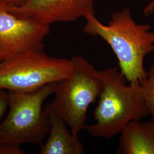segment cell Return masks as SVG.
I'll return each instance as SVG.
<instances>
[{"label":"cell","instance_id":"obj_3","mask_svg":"<svg viewBox=\"0 0 154 154\" xmlns=\"http://www.w3.org/2000/svg\"><path fill=\"white\" fill-rule=\"evenodd\" d=\"M71 61L72 72L56 83L54 98L49 105L72 132L78 135L85 130L88 107L99 98L103 85L98 70L85 58L76 55Z\"/></svg>","mask_w":154,"mask_h":154},{"label":"cell","instance_id":"obj_6","mask_svg":"<svg viewBox=\"0 0 154 154\" xmlns=\"http://www.w3.org/2000/svg\"><path fill=\"white\" fill-rule=\"evenodd\" d=\"M49 32V25L18 16L0 4V63L29 51H42Z\"/></svg>","mask_w":154,"mask_h":154},{"label":"cell","instance_id":"obj_12","mask_svg":"<svg viewBox=\"0 0 154 154\" xmlns=\"http://www.w3.org/2000/svg\"><path fill=\"white\" fill-rule=\"evenodd\" d=\"M8 108V93L0 88V120L3 118Z\"/></svg>","mask_w":154,"mask_h":154},{"label":"cell","instance_id":"obj_8","mask_svg":"<svg viewBox=\"0 0 154 154\" xmlns=\"http://www.w3.org/2000/svg\"><path fill=\"white\" fill-rule=\"evenodd\" d=\"M49 118V137L40 146V154H83L85 148L78 135L73 134L66 122L52 110L45 107Z\"/></svg>","mask_w":154,"mask_h":154},{"label":"cell","instance_id":"obj_11","mask_svg":"<svg viewBox=\"0 0 154 154\" xmlns=\"http://www.w3.org/2000/svg\"><path fill=\"white\" fill-rule=\"evenodd\" d=\"M26 152L21 149V146L4 143L0 144V154H25Z\"/></svg>","mask_w":154,"mask_h":154},{"label":"cell","instance_id":"obj_7","mask_svg":"<svg viewBox=\"0 0 154 154\" xmlns=\"http://www.w3.org/2000/svg\"><path fill=\"white\" fill-rule=\"evenodd\" d=\"M94 0H26L19 5L6 6L18 16L50 26L72 22L94 13Z\"/></svg>","mask_w":154,"mask_h":154},{"label":"cell","instance_id":"obj_14","mask_svg":"<svg viewBox=\"0 0 154 154\" xmlns=\"http://www.w3.org/2000/svg\"><path fill=\"white\" fill-rule=\"evenodd\" d=\"M154 11V0H152L144 11V13L146 16L150 15Z\"/></svg>","mask_w":154,"mask_h":154},{"label":"cell","instance_id":"obj_9","mask_svg":"<svg viewBox=\"0 0 154 154\" xmlns=\"http://www.w3.org/2000/svg\"><path fill=\"white\" fill-rule=\"evenodd\" d=\"M139 121L130 122L122 130L117 154H154V123Z\"/></svg>","mask_w":154,"mask_h":154},{"label":"cell","instance_id":"obj_4","mask_svg":"<svg viewBox=\"0 0 154 154\" xmlns=\"http://www.w3.org/2000/svg\"><path fill=\"white\" fill-rule=\"evenodd\" d=\"M55 86L56 83H51L32 91H8L9 111L0 123V144L43 143L50 125L43 104L54 93Z\"/></svg>","mask_w":154,"mask_h":154},{"label":"cell","instance_id":"obj_1","mask_svg":"<svg viewBox=\"0 0 154 154\" xmlns=\"http://www.w3.org/2000/svg\"><path fill=\"white\" fill-rule=\"evenodd\" d=\"M85 18L83 32L98 36L110 45L128 82L142 84L148 75L144 67V58L154 51V32L151 26L137 23L127 8L114 13L107 25L100 22L94 13Z\"/></svg>","mask_w":154,"mask_h":154},{"label":"cell","instance_id":"obj_13","mask_svg":"<svg viewBox=\"0 0 154 154\" xmlns=\"http://www.w3.org/2000/svg\"><path fill=\"white\" fill-rule=\"evenodd\" d=\"M26 0H0V4L6 6H14L20 5Z\"/></svg>","mask_w":154,"mask_h":154},{"label":"cell","instance_id":"obj_10","mask_svg":"<svg viewBox=\"0 0 154 154\" xmlns=\"http://www.w3.org/2000/svg\"><path fill=\"white\" fill-rule=\"evenodd\" d=\"M144 98L149 109L151 121L154 123V63L150 67L148 75L142 84Z\"/></svg>","mask_w":154,"mask_h":154},{"label":"cell","instance_id":"obj_5","mask_svg":"<svg viewBox=\"0 0 154 154\" xmlns=\"http://www.w3.org/2000/svg\"><path fill=\"white\" fill-rule=\"evenodd\" d=\"M72 69L71 59L52 57L42 51H29L0 63V88L32 91L63 79Z\"/></svg>","mask_w":154,"mask_h":154},{"label":"cell","instance_id":"obj_2","mask_svg":"<svg viewBox=\"0 0 154 154\" xmlns=\"http://www.w3.org/2000/svg\"><path fill=\"white\" fill-rule=\"evenodd\" d=\"M103 88L94 112L95 123L85 130L93 137L111 139L130 122L149 116L141 83H129L117 68L98 70Z\"/></svg>","mask_w":154,"mask_h":154}]
</instances>
